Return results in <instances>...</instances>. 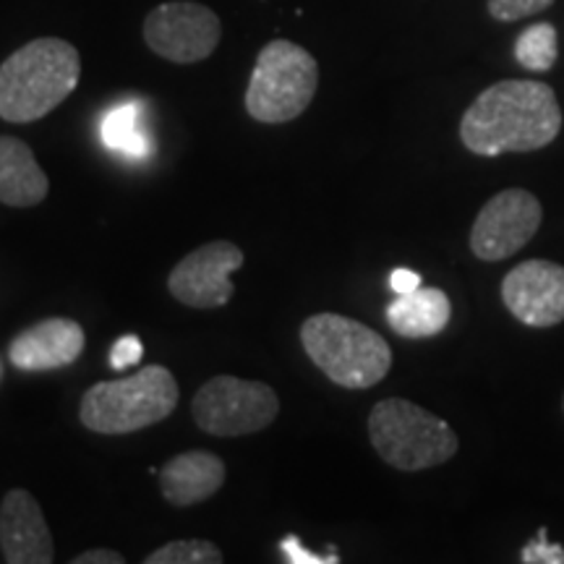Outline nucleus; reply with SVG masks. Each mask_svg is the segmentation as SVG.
I'll return each instance as SVG.
<instances>
[{"label": "nucleus", "mask_w": 564, "mask_h": 564, "mask_svg": "<svg viewBox=\"0 0 564 564\" xmlns=\"http://www.w3.org/2000/svg\"><path fill=\"white\" fill-rule=\"evenodd\" d=\"M562 131V108L544 82L507 79L470 102L460 121L465 150L478 158L544 150Z\"/></svg>", "instance_id": "obj_1"}, {"label": "nucleus", "mask_w": 564, "mask_h": 564, "mask_svg": "<svg viewBox=\"0 0 564 564\" xmlns=\"http://www.w3.org/2000/svg\"><path fill=\"white\" fill-rule=\"evenodd\" d=\"M82 79L79 51L66 40L26 42L0 63V118L34 123L74 95Z\"/></svg>", "instance_id": "obj_2"}, {"label": "nucleus", "mask_w": 564, "mask_h": 564, "mask_svg": "<svg viewBox=\"0 0 564 564\" xmlns=\"http://www.w3.org/2000/svg\"><path fill=\"white\" fill-rule=\"evenodd\" d=\"M301 345L316 369L345 390H369L392 369L390 343L350 316H308L301 324Z\"/></svg>", "instance_id": "obj_3"}, {"label": "nucleus", "mask_w": 564, "mask_h": 564, "mask_svg": "<svg viewBox=\"0 0 564 564\" xmlns=\"http://www.w3.org/2000/svg\"><path fill=\"white\" fill-rule=\"evenodd\" d=\"M178 408V382L165 366L152 364L116 382H97L84 392L79 419L89 432L131 434L165 421Z\"/></svg>", "instance_id": "obj_4"}, {"label": "nucleus", "mask_w": 564, "mask_h": 564, "mask_svg": "<svg viewBox=\"0 0 564 564\" xmlns=\"http://www.w3.org/2000/svg\"><path fill=\"white\" fill-rule=\"evenodd\" d=\"M369 440L394 470H429L453 460L460 447L455 429L403 398L379 400L369 413Z\"/></svg>", "instance_id": "obj_5"}, {"label": "nucleus", "mask_w": 564, "mask_h": 564, "mask_svg": "<svg viewBox=\"0 0 564 564\" xmlns=\"http://www.w3.org/2000/svg\"><path fill=\"white\" fill-rule=\"evenodd\" d=\"M319 87V63L291 40L262 47L246 89V110L259 123H291L306 112Z\"/></svg>", "instance_id": "obj_6"}, {"label": "nucleus", "mask_w": 564, "mask_h": 564, "mask_svg": "<svg viewBox=\"0 0 564 564\" xmlns=\"http://www.w3.org/2000/svg\"><path fill=\"white\" fill-rule=\"evenodd\" d=\"M196 426L212 436H249L264 432L280 413L270 384L238 377H215L192 400Z\"/></svg>", "instance_id": "obj_7"}, {"label": "nucleus", "mask_w": 564, "mask_h": 564, "mask_svg": "<svg viewBox=\"0 0 564 564\" xmlns=\"http://www.w3.org/2000/svg\"><path fill=\"white\" fill-rule=\"evenodd\" d=\"M144 40L160 58L181 63L207 61L223 40V24L217 13L192 0H173L150 11L144 19Z\"/></svg>", "instance_id": "obj_8"}, {"label": "nucleus", "mask_w": 564, "mask_h": 564, "mask_svg": "<svg viewBox=\"0 0 564 564\" xmlns=\"http://www.w3.org/2000/svg\"><path fill=\"white\" fill-rule=\"evenodd\" d=\"M544 207L525 188H507L484 204L470 228V251L481 262H502L539 232Z\"/></svg>", "instance_id": "obj_9"}, {"label": "nucleus", "mask_w": 564, "mask_h": 564, "mask_svg": "<svg viewBox=\"0 0 564 564\" xmlns=\"http://www.w3.org/2000/svg\"><path fill=\"white\" fill-rule=\"evenodd\" d=\"M243 251L230 241H209L183 257L167 278V291L183 306L220 308L232 299L230 274L241 270Z\"/></svg>", "instance_id": "obj_10"}, {"label": "nucleus", "mask_w": 564, "mask_h": 564, "mask_svg": "<svg viewBox=\"0 0 564 564\" xmlns=\"http://www.w3.org/2000/svg\"><path fill=\"white\" fill-rule=\"evenodd\" d=\"M502 301L525 327H554L564 322V267L549 259H528L502 280Z\"/></svg>", "instance_id": "obj_11"}, {"label": "nucleus", "mask_w": 564, "mask_h": 564, "mask_svg": "<svg viewBox=\"0 0 564 564\" xmlns=\"http://www.w3.org/2000/svg\"><path fill=\"white\" fill-rule=\"evenodd\" d=\"M0 549L9 564L53 562V533L40 502L26 489H11L0 505Z\"/></svg>", "instance_id": "obj_12"}, {"label": "nucleus", "mask_w": 564, "mask_h": 564, "mask_svg": "<svg viewBox=\"0 0 564 564\" xmlns=\"http://www.w3.org/2000/svg\"><path fill=\"white\" fill-rule=\"evenodd\" d=\"M87 345L79 322L66 316L42 319L21 329L9 345V361L21 371H53L79 361Z\"/></svg>", "instance_id": "obj_13"}, {"label": "nucleus", "mask_w": 564, "mask_h": 564, "mask_svg": "<svg viewBox=\"0 0 564 564\" xmlns=\"http://www.w3.org/2000/svg\"><path fill=\"white\" fill-rule=\"evenodd\" d=\"M225 463L217 455L192 449V453L175 455L160 468V491L173 507H194L207 502L223 489Z\"/></svg>", "instance_id": "obj_14"}, {"label": "nucleus", "mask_w": 564, "mask_h": 564, "mask_svg": "<svg viewBox=\"0 0 564 564\" xmlns=\"http://www.w3.org/2000/svg\"><path fill=\"white\" fill-rule=\"evenodd\" d=\"M51 192V181L32 147L17 137H0V202L9 207H37Z\"/></svg>", "instance_id": "obj_15"}, {"label": "nucleus", "mask_w": 564, "mask_h": 564, "mask_svg": "<svg viewBox=\"0 0 564 564\" xmlns=\"http://www.w3.org/2000/svg\"><path fill=\"white\" fill-rule=\"evenodd\" d=\"M453 319V303L440 288H419V291L398 295L387 306V322L405 340H426L444 333Z\"/></svg>", "instance_id": "obj_16"}, {"label": "nucleus", "mask_w": 564, "mask_h": 564, "mask_svg": "<svg viewBox=\"0 0 564 564\" xmlns=\"http://www.w3.org/2000/svg\"><path fill=\"white\" fill-rule=\"evenodd\" d=\"M100 139L108 150L121 152L126 158H147L152 152V137L147 129L144 102L126 100L105 112L100 121Z\"/></svg>", "instance_id": "obj_17"}, {"label": "nucleus", "mask_w": 564, "mask_h": 564, "mask_svg": "<svg viewBox=\"0 0 564 564\" xmlns=\"http://www.w3.org/2000/svg\"><path fill=\"white\" fill-rule=\"evenodd\" d=\"M556 55H560V37H556L554 24H549V21L528 26V30L520 32L518 42H514V58L523 68L533 70V74L552 70Z\"/></svg>", "instance_id": "obj_18"}, {"label": "nucleus", "mask_w": 564, "mask_h": 564, "mask_svg": "<svg viewBox=\"0 0 564 564\" xmlns=\"http://www.w3.org/2000/svg\"><path fill=\"white\" fill-rule=\"evenodd\" d=\"M223 549L207 539H181L144 556V564H220Z\"/></svg>", "instance_id": "obj_19"}, {"label": "nucleus", "mask_w": 564, "mask_h": 564, "mask_svg": "<svg viewBox=\"0 0 564 564\" xmlns=\"http://www.w3.org/2000/svg\"><path fill=\"white\" fill-rule=\"evenodd\" d=\"M554 0H489V13L497 21H520L546 11Z\"/></svg>", "instance_id": "obj_20"}, {"label": "nucleus", "mask_w": 564, "mask_h": 564, "mask_svg": "<svg viewBox=\"0 0 564 564\" xmlns=\"http://www.w3.org/2000/svg\"><path fill=\"white\" fill-rule=\"evenodd\" d=\"M520 562L525 564H564V549L562 544H552L549 541V531L541 528L533 541H528L523 552H520Z\"/></svg>", "instance_id": "obj_21"}, {"label": "nucleus", "mask_w": 564, "mask_h": 564, "mask_svg": "<svg viewBox=\"0 0 564 564\" xmlns=\"http://www.w3.org/2000/svg\"><path fill=\"white\" fill-rule=\"evenodd\" d=\"M144 356V345L137 335H123L112 343L110 348V366L116 371H126L129 366H137Z\"/></svg>", "instance_id": "obj_22"}, {"label": "nucleus", "mask_w": 564, "mask_h": 564, "mask_svg": "<svg viewBox=\"0 0 564 564\" xmlns=\"http://www.w3.org/2000/svg\"><path fill=\"white\" fill-rule=\"evenodd\" d=\"M280 549H282V554H285V560L291 564H335V562H340L335 554L333 556H319V554L308 552V549L301 546V541L295 539V535H288V539L280 544Z\"/></svg>", "instance_id": "obj_23"}, {"label": "nucleus", "mask_w": 564, "mask_h": 564, "mask_svg": "<svg viewBox=\"0 0 564 564\" xmlns=\"http://www.w3.org/2000/svg\"><path fill=\"white\" fill-rule=\"evenodd\" d=\"M390 288L394 291V295H405V293L419 291L421 274L413 272V270H405V267H400V270H394L390 274Z\"/></svg>", "instance_id": "obj_24"}, {"label": "nucleus", "mask_w": 564, "mask_h": 564, "mask_svg": "<svg viewBox=\"0 0 564 564\" xmlns=\"http://www.w3.org/2000/svg\"><path fill=\"white\" fill-rule=\"evenodd\" d=\"M74 564H123L126 556L121 552H112V549H89V552L76 554Z\"/></svg>", "instance_id": "obj_25"}, {"label": "nucleus", "mask_w": 564, "mask_h": 564, "mask_svg": "<svg viewBox=\"0 0 564 564\" xmlns=\"http://www.w3.org/2000/svg\"><path fill=\"white\" fill-rule=\"evenodd\" d=\"M3 369H6V366H3V358H0V382H3Z\"/></svg>", "instance_id": "obj_26"}]
</instances>
